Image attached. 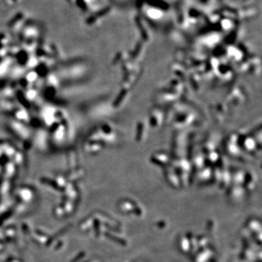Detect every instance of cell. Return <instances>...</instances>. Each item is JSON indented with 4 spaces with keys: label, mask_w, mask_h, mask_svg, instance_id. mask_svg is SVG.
<instances>
[{
    "label": "cell",
    "mask_w": 262,
    "mask_h": 262,
    "mask_svg": "<svg viewBox=\"0 0 262 262\" xmlns=\"http://www.w3.org/2000/svg\"><path fill=\"white\" fill-rule=\"evenodd\" d=\"M148 15L152 18H159L162 16V13L160 10L151 9L148 11Z\"/></svg>",
    "instance_id": "1"
},
{
    "label": "cell",
    "mask_w": 262,
    "mask_h": 262,
    "mask_svg": "<svg viewBox=\"0 0 262 262\" xmlns=\"http://www.w3.org/2000/svg\"><path fill=\"white\" fill-rule=\"evenodd\" d=\"M222 26L224 28H229L231 26V23L227 20H224L222 22Z\"/></svg>",
    "instance_id": "2"
}]
</instances>
